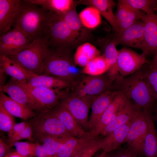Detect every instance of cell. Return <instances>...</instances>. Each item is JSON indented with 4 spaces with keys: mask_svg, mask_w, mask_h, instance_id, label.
<instances>
[{
    "mask_svg": "<svg viewBox=\"0 0 157 157\" xmlns=\"http://www.w3.org/2000/svg\"><path fill=\"white\" fill-rule=\"evenodd\" d=\"M143 70L154 97L157 100V70L150 65L148 68Z\"/></svg>",
    "mask_w": 157,
    "mask_h": 157,
    "instance_id": "obj_39",
    "label": "cell"
},
{
    "mask_svg": "<svg viewBox=\"0 0 157 157\" xmlns=\"http://www.w3.org/2000/svg\"><path fill=\"white\" fill-rule=\"evenodd\" d=\"M28 124V122L26 121L16 124L12 129L8 132V138H11L19 134L25 129Z\"/></svg>",
    "mask_w": 157,
    "mask_h": 157,
    "instance_id": "obj_43",
    "label": "cell"
},
{
    "mask_svg": "<svg viewBox=\"0 0 157 157\" xmlns=\"http://www.w3.org/2000/svg\"><path fill=\"white\" fill-rule=\"evenodd\" d=\"M51 16L49 11L29 0H21L20 11L14 27L21 30L31 42L49 33Z\"/></svg>",
    "mask_w": 157,
    "mask_h": 157,
    "instance_id": "obj_1",
    "label": "cell"
},
{
    "mask_svg": "<svg viewBox=\"0 0 157 157\" xmlns=\"http://www.w3.org/2000/svg\"><path fill=\"white\" fill-rule=\"evenodd\" d=\"M60 103L83 129L90 132L88 117L90 105L92 103L84 98L76 97L64 99Z\"/></svg>",
    "mask_w": 157,
    "mask_h": 157,
    "instance_id": "obj_12",
    "label": "cell"
},
{
    "mask_svg": "<svg viewBox=\"0 0 157 157\" xmlns=\"http://www.w3.org/2000/svg\"><path fill=\"white\" fill-rule=\"evenodd\" d=\"M115 81V91L133 101L139 109L150 110L155 99L143 69L124 77L119 75Z\"/></svg>",
    "mask_w": 157,
    "mask_h": 157,
    "instance_id": "obj_2",
    "label": "cell"
},
{
    "mask_svg": "<svg viewBox=\"0 0 157 157\" xmlns=\"http://www.w3.org/2000/svg\"><path fill=\"white\" fill-rule=\"evenodd\" d=\"M35 143V157H58L57 154L54 153L44 145L39 143Z\"/></svg>",
    "mask_w": 157,
    "mask_h": 157,
    "instance_id": "obj_42",
    "label": "cell"
},
{
    "mask_svg": "<svg viewBox=\"0 0 157 157\" xmlns=\"http://www.w3.org/2000/svg\"><path fill=\"white\" fill-rule=\"evenodd\" d=\"M102 157H110V156L108 155L106 153Z\"/></svg>",
    "mask_w": 157,
    "mask_h": 157,
    "instance_id": "obj_51",
    "label": "cell"
},
{
    "mask_svg": "<svg viewBox=\"0 0 157 157\" xmlns=\"http://www.w3.org/2000/svg\"><path fill=\"white\" fill-rule=\"evenodd\" d=\"M17 81L30 94L34 101L36 112L50 111L59 103V100L63 97L59 90L33 86L27 83Z\"/></svg>",
    "mask_w": 157,
    "mask_h": 157,
    "instance_id": "obj_7",
    "label": "cell"
},
{
    "mask_svg": "<svg viewBox=\"0 0 157 157\" xmlns=\"http://www.w3.org/2000/svg\"><path fill=\"white\" fill-rule=\"evenodd\" d=\"M26 121L32 127L33 135H49L61 138L73 136L61 122L49 111L37 112L34 117Z\"/></svg>",
    "mask_w": 157,
    "mask_h": 157,
    "instance_id": "obj_6",
    "label": "cell"
},
{
    "mask_svg": "<svg viewBox=\"0 0 157 157\" xmlns=\"http://www.w3.org/2000/svg\"><path fill=\"white\" fill-rule=\"evenodd\" d=\"M0 69L19 82L27 83L31 77L35 75L27 71L4 55H0Z\"/></svg>",
    "mask_w": 157,
    "mask_h": 157,
    "instance_id": "obj_25",
    "label": "cell"
},
{
    "mask_svg": "<svg viewBox=\"0 0 157 157\" xmlns=\"http://www.w3.org/2000/svg\"><path fill=\"white\" fill-rule=\"evenodd\" d=\"M0 104L13 116L26 121L34 117L37 113L28 107L13 100L1 92L0 93Z\"/></svg>",
    "mask_w": 157,
    "mask_h": 157,
    "instance_id": "obj_22",
    "label": "cell"
},
{
    "mask_svg": "<svg viewBox=\"0 0 157 157\" xmlns=\"http://www.w3.org/2000/svg\"><path fill=\"white\" fill-rule=\"evenodd\" d=\"M126 2L133 8L141 10L146 14L155 13L157 10L156 0H125Z\"/></svg>",
    "mask_w": 157,
    "mask_h": 157,
    "instance_id": "obj_36",
    "label": "cell"
},
{
    "mask_svg": "<svg viewBox=\"0 0 157 157\" xmlns=\"http://www.w3.org/2000/svg\"><path fill=\"white\" fill-rule=\"evenodd\" d=\"M155 119L156 121V124H157V110H156V115H155Z\"/></svg>",
    "mask_w": 157,
    "mask_h": 157,
    "instance_id": "obj_50",
    "label": "cell"
},
{
    "mask_svg": "<svg viewBox=\"0 0 157 157\" xmlns=\"http://www.w3.org/2000/svg\"><path fill=\"white\" fill-rule=\"evenodd\" d=\"M49 38L48 33L44 37L31 42L27 47L7 57L29 72L41 75L49 51Z\"/></svg>",
    "mask_w": 157,
    "mask_h": 157,
    "instance_id": "obj_3",
    "label": "cell"
},
{
    "mask_svg": "<svg viewBox=\"0 0 157 157\" xmlns=\"http://www.w3.org/2000/svg\"><path fill=\"white\" fill-rule=\"evenodd\" d=\"M126 100V98L120 92L115 97L103 113L97 125L90 132L91 138H96L106 126L114 121L117 115V111Z\"/></svg>",
    "mask_w": 157,
    "mask_h": 157,
    "instance_id": "obj_19",
    "label": "cell"
},
{
    "mask_svg": "<svg viewBox=\"0 0 157 157\" xmlns=\"http://www.w3.org/2000/svg\"><path fill=\"white\" fill-rule=\"evenodd\" d=\"M109 66L104 55L96 57L84 67L82 72L90 76L101 75L108 71Z\"/></svg>",
    "mask_w": 157,
    "mask_h": 157,
    "instance_id": "obj_33",
    "label": "cell"
},
{
    "mask_svg": "<svg viewBox=\"0 0 157 157\" xmlns=\"http://www.w3.org/2000/svg\"><path fill=\"white\" fill-rule=\"evenodd\" d=\"M14 118L3 106L0 104V129L8 132L16 124Z\"/></svg>",
    "mask_w": 157,
    "mask_h": 157,
    "instance_id": "obj_37",
    "label": "cell"
},
{
    "mask_svg": "<svg viewBox=\"0 0 157 157\" xmlns=\"http://www.w3.org/2000/svg\"><path fill=\"white\" fill-rule=\"evenodd\" d=\"M36 141L35 143L41 144L50 150L58 154L64 147L61 138L49 135H33L32 140Z\"/></svg>",
    "mask_w": 157,
    "mask_h": 157,
    "instance_id": "obj_35",
    "label": "cell"
},
{
    "mask_svg": "<svg viewBox=\"0 0 157 157\" xmlns=\"http://www.w3.org/2000/svg\"><path fill=\"white\" fill-rule=\"evenodd\" d=\"M27 83L35 87H44L59 90L69 87V81L51 76L35 75L31 77Z\"/></svg>",
    "mask_w": 157,
    "mask_h": 157,
    "instance_id": "obj_29",
    "label": "cell"
},
{
    "mask_svg": "<svg viewBox=\"0 0 157 157\" xmlns=\"http://www.w3.org/2000/svg\"><path fill=\"white\" fill-rule=\"evenodd\" d=\"M78 4V1H76L71 8L61 16L64 21L71 29L85 38L86 32L76 10V7Z\"/></svg>",
    "mask_w": 157,
    "mask_h": 157,
    "instance_id": "obj_32",
    "label": "cell"
},
{
    "mask_svg": "<svg viewBox=\"0 0 157 157\" xmlns=\"http://www.w3.org/2000/svg\"><path fill=\"white\" fill-rule=\"evenodd\" d=\"M156 4H157V0H156Z\"/></svg>",
    "mask_w": 157,
    "mask_h": 157,
    "instance_id": "obj_52",
    "label": "cell"
},
{
    "mask_svg": "<svg viewBox=\"0 0 157 157\" xmlns=\"http://www.w3.org/2000/svg\"><path fill=\"white\" fill-rule=\"evenodd\" d=\"M100 54V51L94 46L89 43H85L77 48L74 56V63L78 65L84 67Z\"/></svg>",
    "mask_w": 157,
    "mask_h": 157,
    "instance_id": "obj_31",
    "label": "cell"
},
{
    "mask_svg": "<svg viewBox=\"0 0 157 157\" xmlns=\"http://www.w3.org/2000/svg\"><path fill=\"white\" fill-rule=\"evenodd\" d=\"M61 139L64 146L62 150L57 154L58 157H73L98 139L71 136L62 138Z\"/></svg>",
    "mask_w": 157,
    "mask_h": 157,
    "instance_id": "obj_27",
    "label": "cell"
},
{
    "mask_svg": "<svg viewBox=\"0 0 157 157\" xmlns=\"http://www.w3.org/2000/svg\"><path fill=\"white\" fill-rule=\"evenodd\" d=\"M79 16L85 27L92 28L97 26L101 22V15L95 8L89 6L81 11Z\"/></svg>",
    "mask_w": 157,
    "mask_h": 157,
    "instance_id": "obj_34",
    "label": "cell"
},
{
    "mask_svg": "<svg viewBox=\"0 0 157 157\" xmlns=\"http://www.w3.org/2000/svg\"><path fill=\"white\" fill-rule=\"evenodd\" d=\"M147 124V131L143 150L145 157H157V134L150 110H143Z\"/></svg>",
    "mask_w": 157,
    "mask_h": 157,
    "instance_id": "obj_24",
    "label": "cell"
},
{
    "mask_svg": "<svg viewBox=\"0 0 157 157\" xmlns=\"http://www.w3.org/2000/svg\"><path fill=\"white\" fill-rule=\"evenodd\" d=\"M120 93L115 91L108 90L99 95L94 99L91 104V112L89 119L90 132L98 124L100 118L115 97Z\"/></svg>",
    "mask_w": 157,
    "mask_h": 157,
    "instance_id": "obj_17",
    "label": "cell"
},
{
    "mask_svg": "<svg viewBox=\"0 0 157 157\" xmlns=\"http://www.w3.org/2000/svg\"><path fill=\"white\" fill-rule=\"evenodd\" d=\"M51 14L48 48L69 49L71 47L83 40L85 38L71 29L64 21L61 15Z\"/></svg>",
    "mask_w": 157,
    "mask_h": 157,
    "instance_id": "obj_5",
    "label": "cell"
},
{
    "mask_svg": "<svg viewBox=\"0 0 157 157\" xmlns=\"http://www.w3.org/2000/svg\"><path fill=\"white\" fill-rule=\"evenodd\" d=\"M3 157H26L24 156L19 153H18L16 151L11 152Z\"/></svg>",
    "mask_w": 157,
    "mask_h": 157,
    "instance_id": "obj_46",
    "label": "cell"
},
{
    "mask_svg": "<svg viewBox=\"0 0 157 157\" xmlns=\"http://www.w3.org/2000/svg\"><path fill=\"white\" fill-rule=\"evenodd\" d=\"M101 75H90L85 78L79 85L78 97L83 98L87 96L100 95L109 90L112 82L108 76Z\"/></svg>",
    "mask_w": 157,
    "mask_h": 157,
    "instance_id": "obj_14",
    "label": "cell"
},
{
    "mask_svg": "<svg viewBox=\"0 0 157 157\" xmlns=\"http://www.w3.org/2000/svg\"><path fill=\"white\" fill-rule=\"evenodd\" d=\"M69 49L49 48L41 75L57 77L69 81L73 68Z\"/></svg>",
    "mask_w": 157,
    "mask_h": 157,
    "instance_id": "obj_4",
    "label": "cell"
},
{
    "mask_svg": "<svg viewBox=\"0 0 157 157\" xmlns=\"http://www.w3.org/2000/svg\"><path fill=\"white\" fill-rule=\"evenodd\" d=\"M104 41V55L109 67L107 75L112 82L119 75L117 66L118 51L117 45L111 37Z\"/></svg>",
    "mask_w": 157,
    "mask_h": 157,
    "instance_id": "obj_28",
    "label": "cell"
},
{
    "mask_svg": "<svg viewBox=\"0 0 157 157\" xmlns=\"http://www.w3.org/2000/svg\"><path fill=\"white\" fill-rule=\"evenodd\" d=\"M33 135L32 129L31 125L28 123V125L19 134L11 138H8V142L7 143L12 147L14 143L22 140L29 139L32 140Z\"/></svg>",
    "mask_w": 157,
    "mask_h": 157,
    "instance_id": "obj_41",
    "label": "cell"
},
{
    "mask_svg": "<svg viewBox=\"0 0 157 157\" xmlns=\"http://www.w3.org/2000/svg\"><path fill=\"white\" fill-rule=\"evenodd\" d=\"M1 138H0V157H3L7 154L16 151L12 148Z\"/></svg>",
    "mask_w": 157,
    "mask_h": 157,
    "instance_id": "obj_44",
    "label": "cell"
},
{
    "mask_svg": "<svg viewBox=\"0 0 157 157\" xmlns=\"http://www.w3.org/2000/svg\"><path fill=\"white\" fill-rule=\"evenodd\" d=\"M111 37L117 45L120 44L140 49L143 52L145 50L144 23L141 19L138 20L121 33H115Z\"/></svg>",
    "mask_w": 157,
    "mask_h": 157,
    "instance_id": "obj_9",
    "label": "cell"
},
{
    "mask_svg": "<svg viewBox=\"0 0 157 157\" xmlns=\"http://www.w3.org/2000/svg\"><path fill=\"white\" fill-rule=\"evenodd\" d=\"M157 63V51L155 55V56L153 58L152 62L151 63V64H154Z\"/></svg>",
    "mask_w": 157,
    "mask_h": 157,
    "instance_id": "obj_47",
    "label": "cell"
},
{
    "mask_svg": "<svg viewBox=\"0 0 157 157\" xmlns=\"http://www.w3.org/2000/svg\"><path fill=\"white\" fill-rule=\"evenodd\" d=\"M143 11L135 9L128 4L125 0L118 1L115 15L119 33L137 21L141 19L144 14Z\"/></svg>",
    "mask_w": 157,
    "mask_h": 157,
    "instance_id": "obj_16",
    "label": "cell"
},
{
    "mask_svg": "<svg viewBox=\"0 0 157 157\" xmlns=\"http://www.w3.org/2000/svg\"><path fill=\"white\" fill-rule=\"evenodd\" d=\"M36 143L28 142H17L14 143L13 146L17 151L26 157H35Z\"/></svg>",
    "mask_w": 157,
    "mask_h": 157,
    "instance_id": "obj_38",
    "label": "cell"
},
{
    "mask_svg": "<svg viewBox=\"0 0 157 157\" xmlns=\"http://www.w3.org/2000/svg\"><path fill=\"white\" fill-rule=\"evenodd\" d=\"M138 156L128 148L119 150L110 157H138Z\"/></svg>",
    "mask_w": 157,
    "mask_h": 157,
    "instance_id": "obj_45",
    "label": "cell"
},
{
    "mask_svg": "<svg viewBox=\"0 0 157 157\" xmlns=\"http://www.w3.org/2000/svg\"><path fill=\"white\" fill-rule=\"evenodd\" d=\"M106 152L103 151L102 153L100 154L99 155L95 157H102Z\"/></svg>",
    "mask_w": 157,
    "mask_h": 157,
    "instance_id": "obj_49",
    "label": "cell"
},
{
    "mask_svg": "<svg viewBox=\"0 0 157 157\" xmlns=\"http://www.w3.org/2000/svg\"><path fill=\"white\" fill-rule=\"evenodd\" d=\"M144 23L145 47L143 53L146 56L156 54L157 51V15L145 14L141 19Z\"/></svg>",
    "mask_w": 157,
    "mask_h": 157,
    "instance_id": "obj_20",
    "label": "cell"
},
{
    "mask_svg": "<svg viewBox=\"0 0 157 157\" xmlns=\"http://www.w3.org/2000/svg\"><path fill=\"white\" fill-rule=\"evenodd\" d=\"M52 14L62 15L68 11L76 1L72 0H29Z\"/></svg>",
    "mask_w": 157,
    "mask_h": 157,
    "instance_id": "obj_30",
    "label": "cell"
},
{
    "mask_svg": "<svg viewBox=\"0 0 157 157\" xmlns=\"http://www.w3.org/2000/svg\"><path fill=\"white\" fill-rule=\"evenodd\" d=\"M0 90L7 93L14 101L35 111V104L30 94L16 81L12 78L6 84L0 86Z\"/></svg>",
    "mask_w": 157,
    "mask_h": 157,
    "instance_id": "obj_21",
    "label": "cell"
},
{
    "mask_svg": "<svg viewBox=\"0 0 157 157\" xmlns=\"http://www.w3.org/2000/svg\"><path fill=\"white\" fill-rule=\"evenodd\" d=\"M141 110L132 101L126 99L119 110L115 119L103 130L101 134L105 136L116 128L132 121Z\"/></svg>",
    "mask_w": 157,
    "mask_h": 157,
    "instance_id": "obj_18",
    "label": "cell"
},
{
    "mask_svg": "<svg viewBox=\"0 0 157 157\" xmlns=\"http://www.w3.org/2000/svg\"><path fill=\"white\" fill-rule=\"evenodd\" d=\"M101 140L98 139L73 157H92L97 152L101 149Z\"/></svg>",
    "mask_w": 157,
    "mask_h": 157,
    "instance_id": "obj_40",
    "label": "cell"
},
{
    "mask_svg": "<svg viewBox=\"0 0 157 157\" xmlns=\"http://www.w3.org/2000/svg\"><path fill=\"white\" fill-rule=\"evenodd\" d=\"M81 3L96 9L113 28L115 33L118 32L115 15L113 12L115 3L112 0H85L78 1Z\"/></svg>",
    "mask_w": 157,
    "mask_h": 157,
    "instance_id": "obj_23",
    "label": "cell"
},
{
    "mask_svg": "<svg viewBox=\"0 0 157 157\" xmlns=\"http://www.w3.org/2000/svg\"><path fill=\"white\" fill-rule=\"evenodd\" d=\"M132 121L116 128L101 140V149L108 153L116 149L125 142Z\"/></svg>",
    "mask_w": 157,
    "mask_h": 157,
    "instance_id": "obj_26",
    "label": "cell"
},
{
    "mask_svg": "<svg viewBox=\"0 0 157 157\" xmlns=\"http://www.w3.org/2000/svg\"><path fill=\"white\" fill-rule=\"evenodd\" d=\"M49 112L61 122L73 136L78 138H90V132L83 129L60 103Z\"/></svg>",
    "mask_w": 157,
    "mask_h": 157,
    "instance_id": "obj_13",
    "label": "cell"
},
{
    "mask_svg": "<svg viewBox=\"0 0 157 157\" xmlns=\"http://www.w3.org/2000/svg\"><path fill=\"white\" fill-rule=\"evenodd\" d=\"M31 42L19 29L14 27L0 37V55L8 56L28 47Z\"/></svg>",
    "mask_w": 157,
    "mask_h": 157,
    "instance_id": "obj_11",
    "label": "cell"
},
{
    "mask_svg": "<svg viewBox=\"0 0 157 157\" xmlns=\"http://www.w3.org/2000/svg\"><path fill=\"white\" fill-rule=\"evenodd\" d=\"M146 55L139 54L132 50L123 47L118 51V70L122 77L127 76L140 69L145 63Z\"/></svg>",
    "mask_w": 157,
    "mask_h": 157,
    "instance_id": "obj_10",
    "label": "cell"
},
{
    "mask_svg": "<svg viewBox=\"0 0 157 157\" xmlns=\"http://www.w3.org/2000/svg\"><path fill=\"white\" fill-rule=\"evenodd\" d=\"M147 124L143 110L132 121L125 140L128 148L138 156H143Z\"/></svg>",
    "mask_w": 157,
    "mask_h": 157,
    "instance_id": "obj_8",
    "label": "cell"
},
{
    "mask_svg": "<svg viewBox=\"0 0 157 157\" xmlns=\"http://www.w3.org/2000/svg\"><path fill=\"white\" fill-rule=\"evenodd\" d=\"M21 0H0V36L10 30L21 9Z\"/></svg>",
    "mask_w": 157,
    "mask_h": 157,
    "instance_id": "obj_15",
    "label": "cell"
},
{
    "mask_svg": "<svg viewBox=\"0 0 157 157\" xmlns=\"http://www.w3.org/2000/svg\"><path fill=\"white\" fill-rule=\"evenodd\" d=\"M150 65L153 69L157 70V63L154 64H151Z\"/></svg>",
    "mask_w": 157,
    "mask_h": 157,
    "instance_id": "obj_48",
    "label": "cell"
}]
</instances>
